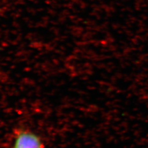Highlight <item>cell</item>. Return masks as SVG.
Returning <instances> with one entry per match:
<instances>
[{
    "instance_id": "cell-1",
    "label": "cell",
    "mask_w": 148,
    "mask_h": 148,
    "mask_svg": "<svg viewBox=\"0 0 148 148\" xmlns=\"http://www.w3.org/2000/svg\"><path fill=\"white\" fill-rule=\"evenodd\" d=\"M12 148H45L40 137L29 130H22L15 138Z\"/></svg>"
}]
</instances>
